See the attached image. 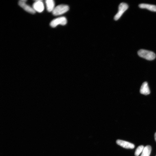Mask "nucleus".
<instances>
[{
    "label": "nucleus",
    "mask_w": 156,
    "mask_h": 156,
    "mask_svg": "<svg viewBox=\"0 0 156 156\" xmlns=\"http://www.w3.org/2000/svg\"><path fill=\"white\" fill-rule=\"evenodd\" d=\"M138 54L140 57L148 60H153L156 57V55L154 52L146 50L140 49Z\"/></svg>",
    "instance_id": "nucleus-1"
},
{
    "label": "nucleus",
    "mask_w": 156,
    "mask_h": 156,
    "mask_svg": "<svg viewBox=\"0 0 156 156\" xmlns=\"http://www.w3.org/2000/svg\"><path fill=\"white\" fill-rule=\"evenodd\" d=\"M69 10V6L66 5H60L55 8L53 11L52 13L54 16H58L62 14Z\"/></svg>",
    "instance_id": "nucleus-2"
},
{
    "label": "nucleus",
    "mask_w": 156,
    "mask_h": 156,
    "mask_svg": "<svg viewBox=\"0 0 156 156\" xmlns=\"http://www.w3.org/2000/svg\"><path fill=\"white\" fill-rule=\"evenodd\" d=\"M128 8V5L127 3L123 2L121 3L118 6V12L114 16V19L116 21L118 20Z\"/></svg>",
    "instance_id": "nucleus-3"
},
{
    "label": "nucleus",
    "mask_w": 156,
    "mask_h": 156,
    "mask_svg": "<svg viewBox=\"0 0 156 156\" xmlns=\"http://www.w3.org/2000/svg\"><path fill=\"white\" fill-rule=\"evenodd\" d=\"M67 22L66 18L64 17H61L53 20L50 23V25L52 27H56L59 25H65Z\"/></svg>",
    "instance_id": "nucleus-4"
},
{
    "label": "nucleus",
    "mask_w": 156,
    "mask_h": 156,
    "mask_svg": "<svg viewBox=\"0 0 156 156\" xmlns=\"http://www.w3.org/2000/svg\"><path fill=\"white\" fill-rule=\"evenodd\" d=\"M27 1L26 0H20L18 2V5L27 12L32 14H34L36 11L33 8L26 3Z\"/></svg>",
    "instance_id": "nucleus-5"
},
{
    "label": "nucleus",
    "mask_w": 156,
    "mask_h": 156,
    "mask_svg": "<svg viewBox=\"0 0 156 156\" xmlns=\"http://www.w3.org/2000/svg\"><path fill=\"white\" fill-rule=\"evenodd\" d=\"M33 8L36 12H42L44 10V6L42 0L35 1L33 5Z\"/></svg>",
    "instance_id": "nucleus-6"
},
{
    "label": "nucleus",
    "mask_w": 156,
    "mask_h": 156,
    "mask_svg": "<svg viewBox=\"0 0 156 156\" xmlns=\"http://www.w3.org/2000/svg\"><path fill=\"white\" fill-rule=\"evenodd\" d=\"M116 143L118 145L126 148L133 149L135 147V145L133 144L122 140H117Z\"/></svg>",
    "instance_id": "nucleus-7"
},
{
    "label": "nucleus",
    "mask_w": 156,
    "mask_h": 156,
    "mask_svg": "<svg viewBox=\"0 0 156 156\" xmlns=\"http://www.w3.org/2000/svg\"><path fill=\"white\" fill-rule=\"evenodd\" d=\"M140 93L144 95L149 94L150 93V91L147 82H143L141 86L140 89Z\"/></svg>",
    "instance_id": "nucleus-8"
},
{
    "label": "nucleus",
    "mask_w": 156,
    "mask_h": 156,
    "mask_svg": "<svg viewBox=\"0 0 156 156\" xmlns=\"http://www.w3.org/2000/svg\"><path fill=\"white\" fill-rule=\"evenodd\" d=\"M139 8L146 9L151 11L156 12V5L146 3H141L139 5Z\"/></svg>",
    "instance_id": "nucleus-9"
},
{
    "label": "nucleus",
    "mask_w": 156,
    "mask_h": 156,
    "mask_svg": "<svg viewBox=\"0 0 156 156\" xmlns=\"http://www.w3.org/2000/svg\"><path fill=\"white\" fill-rule=\"evenodd\" d=\"M47 8L49 12H52L55 6V2L53 0H47L45 1Z\"/></svg>",
    "instance_id": "nucleus-10"
},
{
    "label": "nucleus",
    "mask_w": 156,
    "mask_h": 156,
    "mask_svg": "<svg viewBox=\"0 0 156 156\" xmlns=\"http://www.w3.org/2000/svg\"><path fill=\"white\" fill-rule=\"evenodd\" d=\"M151 151V147L149 145H147L144 147L140 156H150Z\"/></svg>",
    "instance_id": "nucleus-11"
},
{
    "label": "nucleus",
    "mask_w": 156,
    "mask_h": 156,
    "mask_svg": "<svg viewBox=\"0 0 156 156\" xmlns=\"http://www.w3.org/2000/svg\"><path fill=\"white\" fill-rule=\"evenodd\" d=\"M144 147L143 145H140L138 146L136 149L135 152V156H138L142 152L144 148Z\"/></svg>",
    "instance_id": "nucleus-12"
},
{
    "label": "nucleus",
    "mask_w": 156,
    "mask_h": 156,
    "mask_svg": "<svg viewBox=\"0 0 156 156\" xmlns=\"http://www.w3.org/2000/svg\"><path fill=\"white\" fill-rule=\"evenodd\" d=\"M155 139L156 142V132L154 134Z\"/></svg>",
    "instance_id": "nucleus-13"
}]
</instances>
